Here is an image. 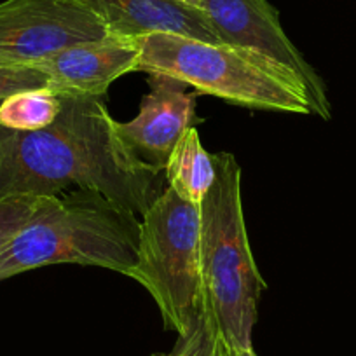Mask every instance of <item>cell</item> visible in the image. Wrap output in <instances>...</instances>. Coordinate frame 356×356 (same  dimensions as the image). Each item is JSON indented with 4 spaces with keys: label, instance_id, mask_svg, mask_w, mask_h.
I'll use <instances>...</instances> for the list:
<instances>
[{
    "label": "cell",
    "instance_id": "14",
    "mask_svg": "<svg viewBox=\"0 0 356 356\" xmlns=\"http://www.w3.org/2000/svg\"><path fill=\"white\" fill-rule=\"evenodd\" d=\"M46 196H8L0 197V252L15 239L30 218L42 207Z\"/></svg>",
    "mask_w": 356,
    "mask_h": 356
},
{
    "label": "cell",
    "instance_id": "12",
    "mask_svg": "<svg viewBox=\"0 0 356 356\" xmlns=\"http://www.w3.org/2000/svg\"><path fill=\"white\" fill-rule=\"evenodd\" d=\"M61 112V97L49 88L29 89L0 102V126L16 131H37L53 124Z\"/></svg>",
    "mask_w": 356,
    "mask_h": 356
},
{
    "label": "cell",
    "instance_id": "11",
    "mask_svg": "<svg viewBox=\"0 0 356 356\" xmlns=\"http://www.w3.org/2000/svg\"><path fill=\"white\" fill-rule=\"evenodd\" d=\"M168 187L189 203L201 204L215 180V164L196 128H189L178 140L164 166Z\"/></svg>",
    "mask_w": 356,
    "mask_h": 356
},
{
    "label": "cell",
    "instance_id": "3",
    "mask_svg": "<svg viewBox=\"0 0 356 356\" xmlns=\"http://www.w3.org/2000/svg\"><path fill=\"white\" fill-rule=\"evenodd\" d=\"M140 218L88 191L46 196L29 224L0 252V282L54 264L104 267L129 276Z\"/></svg>",
    "mask_w": 356,
    "mask_h": 356
},
{
    "label": "cell",
    "instance_id": "18",
    "mask_svg": "<svg viewBox=\"0 0 356 356\" xmlns=\"http://www.w3.org/2000/svg\"><path fill=\"white\" fill-rule=\"evenodd\" d=\"M0 102H2V100H0Z\"/></svg>",
    "mask_w": 356,
    "mask_h": 356
},
{
    "label": "cell",
    "instance_id": "17",
    "mask_svg": "<svg viewBox=\"0 0 356 356\" xmlns=\"http://www.w3.org/2000/svg\"><path fill=\"white\" fill-rule=\"evenodd\" d=\"M150 356H171V353H154Z\"/></svg>",
    "mask_w": 356,
    "mask_h": 356
},
{
    "label": "cell",
    "instance_id": "4",
    "mask_svg": "<svg viewBox=\"0 0 356 356\" xmlns=\"http://www.w3.org/2000/svg\"><path fill=\"white\" fill-rule=\"evenodd\" d=\"M138 70L253 111L313 114L302 81L271 58L225 42L156 32L140 39Z\"/></svg>",
    "mask_w": 356,
    "mask_h": 356
},
{
    "label": "cell",
    "instance_id": "9",
    "mask_svg": "<svg viewBox=\"0 0 356 356\" xmlns=\"http://www.w3.org/2000/svg\"><path fill=\"white\" fill-rule=\"evenodd\" d=\"M140 39L107 35L68 46L30 67L42 70L58 97L102 98L122 75L138 70Z\"/></svg>",
    "mask_w": 356,
    "mask_h": 356
},
{
    "label": "cell",
    "instance_id": "6",
    "mask_svg": "<svg viewBox=\"0 0 356 356\" xmlns=\"http://www.w3.org/2000/svg\"><path fill=\"white\" fill-rule=\"evenodd\" d=\"M196 8L220 42L255 51L296 74L309 93L313 114L332 118L327 86L293 46L269 0H197Z\"/></svg>",
    "mask_w": 356,
    "mask_h": 356
},
{
    "label": "cell",
    "instance_id": "16",
    "mask_svg": "<svg viewBox=\"0 0 356 356\" xmlns=\"http://www.w3.org/2000/svg\"><path fill=\"white\" fill-rule=\"evenodd\" d=\"M177 2H182V4H187V6H194L196 8L197 0H177Z\"/></svg>",
    "mask_w": 356,
    "mask_h": 356
},
{
    "label": "cell",
    "instance_id": "13",
    "mask_svg": "<svg viewBox=\"0 0 356 356\" xmlns=\"http://www.w3.org/2000/svg\"><path fill=\"white\" fill-rule=\"evenodd\" d=\"M171 356H229L220 330L204 304L194 320L193 328L186 335L178 337Z\"/></svg>",
    "mask_w": 356,
    "mask_h": 356
},
{
    "label": "cell",
    "instance_id": "8",
    "mask_svg": "<svg viewBox=\"0 0 356 356\" xmlns=\"http://www.w3.org/2000/svg\"><path fill=\"white\" fill-rule=\"evenodd\" d=\"M197 122L196 95L184 82L149 74V93L140 102L138 114L128 122L118 121V133L140 159L164 171L178 140Z\"/></svg>",
    "mask_w": 356,
    "mask_h": 356
},
{
    "label": "cell",
    "instance_id": "5",
    "mask_svg": "<svg viewBox=\"0 0 356 356\" xmlns=\"http://www.w3.org/2000/svg\"><path fill=\"white\" fill-rule=\"evenodd\" d=\"M128 278L156 300L163 323L178 337L203 309L201 204L184 201L170 187L140 217L136 262Z\"/></svg>",
    "mask_w": 356,
    "mask_h": 356
},
{
    "label": "cell",
    "instance_id": "1",
    "mask_svg": "<svg viewBox=\"0 0 356 356\" xmlns=\"http://www.w3.org/2000/svg\"><path fill=\"white\" fill-rule=\"evenodd\" d=\"M161 175L126 145L102 98L61 97L60 115L37 131L0 126V197L88 191L142 217L164 191Z\"/></svg>",
    "mask_w": 356,
    "mask_h": 356
},
{
    "label": "cell",
    "instance_id": "2",
    "mask_svg": "<svg viewBox=\"0 0 356 356\" xmlns=\"http://www.w3.org/2000/svg\"><path fill=\"white\" fill-rule=\"evenodd\" d=\"M215 180L201 203L203 304L229 356H252L253 327L266 290L250 248L241 200V166L229 152L211 154Z\"/></svg>",
    "mask_w": 356,
    "mask_h": 356
},
{
    "label": "cell",
    "instance_id": "15",
    "mask_svg": "<svg viewBox=\"0 0 356 356\" xmlns=\"http://www.w3.org/2000/svg\"><path fill=\"white\" fill-rule=\"evenodd\" d=\"M49 88L42 70L29 65H0V100L29 89Z\"/></svg>",
    "mask_w": 356,
    "mask_h": 356
},
{
    "label": "cell",
    "instance_id": "7",
    "mask_svg": "<svg viewBox=\"0 0 356 356\" xmlns=\"http://www.w3.org/2000/svg\"><path fill=\"white\" fill-rule=\"evenodd\" d=\"M75 0L0 2V65H33L68 46L107 37Z\"/></svg>",
    "mask_w": 356,
    "mask_h": 356
},
{
    "label": "cell",
    "instance_id": "10",
    "mask_svg": "<svg viewBox=\"0 0 356 356\" xmlns=\"http://www.w3.org/2000/svg\"><path fill=\"white\" fill-rule=\"evenodd\" d=\"M104 25L108 35L142 39L166 32L220 42L207 18L194 6L177 0H75Z\"/></svg>",
    "mask_w": 356,
    "mask_h": 356
}]
</instances>
